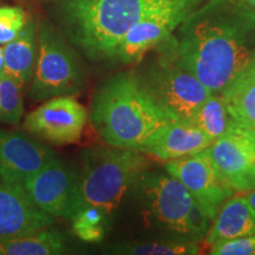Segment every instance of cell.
Returning a JSON list of instances; mask_svg holds the SVG:
<instances>
[{
	"label": "cell",
	"mask_w": 255,
	"mask_h": 255,
	"mask_svg": "<svg viewBox=\"0 0 255 255\" xmlns=\"http://www.w3.org/2000/svg\"><path fill=\"white\" fill-rule=\"evenodd\" d=\"M207 233V244L255 234V210L244 195L232 196L223 203Z\"/></svg>",
	"instance_id": "ac0fdd59"
},
{
	"label": "cell",
	"mask_w": 255,
	"mask_h": 255,
	"mask_svg": "<svg viewBox=\"0 0 255 255\" xmlns=\"http://www.w3.org/2000/svg\"><path fill=\"white\" fill-rule=\"evenodd\" d=\"M202 1L176 0L142 19L122 38L113 59L126 64L142 60L149 51L168 40L170 34L200 8Z\"/></svg>",
	"instance_id": "ba28073f"
},
{
	"label": "cell",
	"mask_w": 255,
	"mask_h": 255,
	"mask_svg": "<svg viewBox=\"0 0 255 255\" xmlns=\"http://www.w3.org/2000/svg\"><path fill=\"white\" fill-rule=\"evenodd\" d=\"M69 251L65 235L52 227L0 240V255H62Z\"/></svg>",
	"instance_id": "d6986e66"
},
{
	"label": "cell",
	"mask_w": 255,
	"mask_h": 255,
	"mask_svg": "<svg viewBox=\"0 0 255 255\" xmlns=\"http://www.w3.org/2000/svg\"><path fill=\"white\" fill-rule=\"evenodd\" d=\"M56 220L38 208L21 184L0 181V240L52 227Z\"/></svg>",
	"instance_id": "4fadbf2b"
},
{
	"label": "cell",
	"mask_w": 255,
	"mask_h": 255,
	"mask_svg": "<svg viewBox=\"0 0 255 255\" xmlns=\"http://www.w3.org/2000/svg\"><path fill=\"white\" fill-rule=\"evenodd\" d=\"M85 73L77 55L46 20L38 24V53L28 98L45 102L58 96H76L84 90Z\"/></svg>",
	"instance_id": "8992f818"
},
{
	"label": "cell",
	"mask_w": 255,
	"mask_h": 255,
	"mask_svg": "<svg viewBox=\"0 0 255 255\" xmlns=\"http://www.w3.org/2000/svg\"><path fill=\"white\" fill-rule=\"evenodd\" d=\"M70 221L73 234L79 240L100 242L103 240L110 218L96 207H85L79 209Z\"/></svg>",
	"instance_id": "44dd1931"
},
{
	"label": "cell",
	"mask_w": 255,
	"mask_h": 255,
	"mask_svg": "<svg viewBox=\"0 0 255 255\" xmlns=\"http://www.w3.org/2000/svg\"><path fill=\"white\" fill-rule=\"evenodd\" d=\"M213 142L194 124L175 121L152 133L137 150L167 162L206 150Z\"/></svg>",
	"instance_id": "5bb4252c"
},
{
	"label": "cell",
	"mask_w": 255,
	"mask_h": 255,
	"mask_svg": "<svg viewBox=\"0 0 255 255\" xmlns=\"http://www.w3.org/2000/svg\"><path fill=\"white\" fill-rule=\"evenodd\" d=\"M89 119L105 144L135 150L162 127L177 121L156 103L136 72L108 78L94 95Z\"/></svg>",
	"instance_id": "7a4b0ae2"
},
{
	"label": "cell",
	"mask_w": 255,
	"mask_h": 255,
	"mask_svg": "<svg viewBox=\"0 0 255 255\" xmlns=\"http://www.w3.org/2000/svg\"><path fill=\"white\" fill-rule=\"evenodd\" d=\"M220 174L237 191L245 176L255 167V141L239 132H228L206 149Z\"/></svg>",
	"instance_id": "9a60e30c"
},
{
	"label": "cell",
	"mask_w": 255,
	"mask_h": 255,
	"mask_svg": "<svg viewBox=\"0 0 255 255\" xmlns=\"http://www.w3.org/2000/svg\"><path fill=\"white\" fill-rule=\"evenodd\" d=\"M176 0H65L60 5L70 40L92 60L113 59L127 32Z\"/></svg>",
	"instance_id": "3957f363"
},
{
	"label": "cell",
	"mask_w": 255,
	"mask_h": 255,
	"mask_svg": "<svg viewBox=\"0 0 255 255\" xmlns=\"http://www.w3.org/2000/svg\"><path fill=\"white\" fill-rule=\"evenodd\" d=\"M38 208L56 219L71 218L79 209L78 169L57 156L21 184Z\"/></svg>",
	"instance_id": "9c48e42d"
},
{
	"label": "cell",
	"mask_w": 255,
	"mask_h": 255,
	"mask_svg": "<svg viewBox=\"0 0 255 255\" xmlns=\"http://www.w3.org/2000/svg\"><path fill=\"white\" fill-rule=\"evenodd\" d=\"M56 151L17 130H0V181L23 184L53 158Z\"/></svg>",
	"instance_id": "7c38bea8"
},
{
	"label": "cell",
	"mask_w": 255,
	"mask_h": 255,
	"mask_svg": "<svg viewBox=\"0 0 255 255\" xmlns=\"http://www.w3.org/2000/svg\"><path fill=\"white\" fill-rule=\"evenodd\" d=\"M136 73L156 103L180 122L191 123L199 108L212 95L181 63L175 46Z\"/></svg>",
	"instance_id": "52a82bcc"
},
{
	"label": "cell",
	"mask_w": 255,
	"mask_h": 255,
	"mask_svg": "<svg viewBox=\"0 0 255 255\" xmlns=\"http://www.w3.org/2000/svg\"><path fill=\"white\" fill-rule=\"evenodd\" d=\"M20 85L5 71L0 73V123L15 126L24 116V101Z\"/></svg>",
	"instance_id": "603a6c76"
},
{
	"label": "cell",
	"mask_w": 255,
	"mask_h": 255,
	"mask_svg": "<svg viewBox=\"0 0 255 255\" xmlns=\"http://www.w3.org/2000/svg\"><path fill=\"white\" fill-rule=\"evenodd\" d=\"M247 1L250 2V4H251L252 6H253V7L255 8V0H247Z\"/></svg>",
	"instance_id": "f1b7e54d"
},
{
	"label": "cell",
	"mask_w": 255,
	"mask_h": 255,
	"mask_svg": "<svg viewBox=\"0 0 255 255\" xmlns=\"http://www.w3.org/2000/svg\"><path fill=\"white\" fill-rule=\"evenodd\" d=\"M253 189H255V167L242 180L240 186H239L238 193H247V191Z\"/></svg>",
	"instance_id": "484cf974"
},
{
	"label": "cell",
	"mask_w": 255,
	"mask_h": 255,
	"mask_svg": "<svg viewBox=\"0 0 255 255\" xmlns=\"http://www.w3.org/2000/svg\"><path fill=\"white\" fill-rule=\"evenodd\" d=\"M4 71V52H2V46L0 45V73Z\"/></svg>",
	"instance_id": "83f0119b"
},
{
	"label": "cell",
	"mask_w": 255,
	"mask_h": 255,
	"mask_svg": "<svg viewBox=\"0 0 255 255\" xmlns=\"http://www.w3.org/2000/svg\"><path fill=\"white\" fill-rule=\"evenodd\" d=\"M165 170L187 188L213 222L220 208L235 193L206 150L165 162Z\"/></svg>",
	"instance_id": "30bf717a"
},
{
	"label": "cell",
	"mask_w": 255,
	"mask_h": 255,
	"mask_svg": "<svg viewBox=\"0 0 255 255\" xmlns=\"http://www.w3.org/2000/svg\"><path fill=\"white\" fill-rule=\"evenodd\" d=\"M220 95L227 105L231 131L242 133L255 141V64H252Z\"/></svg>",
	"instance_id": "2e32d148"
},
{
	"label": "cell",
	"mask_w": 255,
	"mask_h": 255,
	"mask_svg": "<svg viewBox=\"0 0 255 255\" xmlns=\"http://www.w3.org/2000/svg\"><path fill=\"white\" fill-rule=\"evenodd\" d=\"M4 71L25 91L30 87L37 63L38 24L28 19L20 33L2 46Z\"/></svg>",
	"instance_id": "e0dca14e"
},
{
	"label": "cell",
	"mask_w": 255,
	"mask_h": 255,
	"mask_svg": "<svg viewBox=\"0 0 255 255\" xmlns=\"http://www.w3.org/2000/svg\"><path fill=\"white\" fill-rule=\"evenodd\" d=\"M132 191L155 227L193 241L208 233L210 220L187 188L171 175L146 170L137 180Z\"/></svg>",
	"instance_id": "5b68a950"
},
{
	"label": "cell",
	"mask_w": 255,
	"mask_h": 255,
	"mask_svg": "<svg viewBox=\"0 0 255 255\" xmlns=\"http://www.w3.org/2000/svg\"><path fill=\"white\" fill-rule=\"evenodd\" d=\"M244 196H245V199L248 201V203H250V205L253 207L255 210V189L247 191Z\"/></svg>",
	"instance_id": "4316f807"
},
{
	"label": "cell",
	"mask_w": 255,
	"mask_h": 255,
	"mask_svg": "<svg viewBox=\"0 0 255 255\" xmlns=\"http://www.w3.org/2000/svg\"><path fill=\"white\" fill-rule=\"evenodd\" d=\"M175 47L181 63L212 94H221L255 62V21L218 13L212 2L184 21Z\"/></svg>",
	"instance_id": "6da1fadb"
},
{
	"label": "cell",
	"mask_w": 255,
	"mask_h": 255,
	"mask_svg": "<svg viewBox=\"0 0 255 255\" xmlns=\"http://www.w3.org/2000/svg\"><path fill=\"white\" fill-rule=\"evenodd\" d=\"M213 255H255V234L219 241L210 246Z\"/></svg>",
	"instance_id": "d4e9b609"
},
{
	"label": "cell",
	"mask_w": 255,
	"mask_h": 255,
	"mask_svg": "<svg viewBox=\"0 0 255 255\" xmlns=\"http://www.w3.org/2000/svg\"><path fill=\"white\" fill-rule=\"evenodd\" d=\"M191 124L199 128L213 141L231 131V117L220 94H212L196 111Z\"/></svg>",
	"instance_id": "ffe728a7"
},
{
	"label": "cell",
	"mask_w": 255,
	"mask_h": 255,
	"mask_svg": "<svg viewBox=\"0 0 255 255\" xmlns=\"http://www.w3.org/2000/svg\"><path fill=\"white\" fill-rule=\"evenodd\" d=\"M114 253L129 255H196L200 247L193 240L131 242L114 248Z\"/></svg>",
	"instance_id": "7402d4cb"
},
{
	"label": "cell",
	"mask_w": 255,
	"mask_h": 255,
	"mask_svg": "<svg viewBox=\"0 0 255 255\" xmlns=\"http://www.w3.org/2000/svg\"><path fill=\"white\" fill-rule=\"evenodd\" d=\"M26 12L18 6L0 7V45L4 46L20 33L27 23Z\"/></svg>",
	"instance_id": "cb8c5ba5"
},
{
	"label": "cell",
	"mask_w": 255,
	"mask_h": 255,
	"mask_svg": "<svg viewBox=\"0 0 255 255\" xmlns=\"http://www.w3.org/2000/svg\"><path fill=\"white\" fill-rule=\"evenodd\" d=\"M254 64H255V62H254Z\"/></svg>",
	"instance_id": "f546056e"
},
{
	"label": "cell",
	"mask_w": 255,
	"mask_h": 255,
	"mask_svg": "<svg viewBox=\"0 0 255 255\" xmlns=\"http://www.w3.org/2000/svg\"><path fill=\"white\" fill-rule=\"evenodd\" d=\"M89 113L75 96H58L26 115L24 127L31 135L55 145L73 144L81 139Z\"/></svg>",
	"instance_id": "8fae6325"
},
{
	"label": "cell",
	"mask_w": 255,
	"mask_h": 255,
	"mask_svg": "<svg viewBox=\"0 0 255 255\" xmlns=\"http://www.w3.org/2000/svg\"><path fill=\"white\" fill-rule=\"evenodd\" d=\"M148 168L144 154L135 149L108 145L84 150L78 170L79 209L96 207L111 218Z\"/></svg>",
	"instance_id": "277c9868"
}]
</instances>
